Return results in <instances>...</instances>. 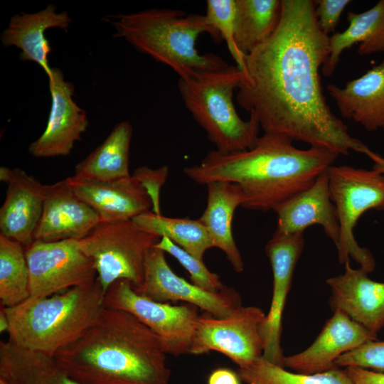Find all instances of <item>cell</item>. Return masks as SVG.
Masks as SVG:
<instances>
[{"label": "cell", "mask_w": 384, "mask_h": 384, "mask_svg": "<svg viewBox=\"0 0 384 384\" xmlns=\"http://www.w3.org/2000/svg\"><path fill=\"white\" fill-rule=\"evenodd\" d=\"M272 35L245 57L236 100L264 133L286 135L311 147L370 158L374 152L353 137L331 111L319 70L329 55V36L320 29L315 1L281 0Z\"/></svg>", "instance_id": "obj_1"}, {"label": "cell", "mask_w": 384, "mask_h": 384, "mask_svg": "<svg viewBox=\"0 0 384 384\" xmlns=\"http://www.w3.org/2000/svg\"><path fill=\"white\" fill-rule=\"evenodd\" d=\"M292 142L284 134L264 133L250 149L210 151L199 164L184 167L183 172L201 185L214 181L236 183L245 196L242 207L274 210L312 186L338 156L321 148L300 149Z\"/></svg>", "instance_id": "obj_2"}, {"label": "cell", "mask_w": 384, "mask_h": 384, "mask_svg": "<svg viewBox=\"0 0 384 384\" xmlns=\"http://www.w3.org/2000/svg\"><path fill=\"white\" fill-rule=\"evenodd\" d=\"M160 338L130 313L105 307L78 338L53 356L82 384H170Z\"/></svg>", "instance_id": "obj_3"}, {"label": "cell", "mask_w": 384, "mask_h": 384, "mask_svg": "<svg viewBox=\"0 0 384 384\" xmlns=\"http://www.w3.org/2000/svg\"><path fill=\"white\" fill-rule=\"evenodd\" d=\"M105 21L115 29L114 38L124 39L138 51L170 67L179 78L196 71L213 70L228 66L219 56L201 54L196 48L198 36L210 34L215 41L218 31L204 15L187 14L170 9H152L137 13L109 15Z\"/></svg>", "instance_id": "obj_4"}, {"label": "cell", "mask_w": 384, "mask_h": 384, "mask_svg": "<svg viewBox=\"0 0 384 384\" xmlns=\"http://www.w3.org/2000/svg\"><path fill=\"white\" fill-rule=\"evenodd\" d=\"M105 292L97 278L65 292L31 298L4 308L9 340L50 356L78 338L105 307Z\"/></svg>", "instance_id": "obj_5"}, {"label": "cell", "mask_w": 384, "mask_h": 384, "mask_svg": "<svg viewBox=\"0 0 384 384\" xmlns=\"http://www.w3.org/2000/svg\"><path fill=\"white\" fill-rule=\"evenodd\" d=\"M242 78L237 66L228 65L196 71L178 82L185 107L222 153L250 149L259 138L260 125L256 117L250 114L248 120L242 119L233 102L234 91Z\"/></svg>", "instance_id": "obj_6"}, {"label": "cell", "mask_w": 384, "mask_h": 384, "mask_svg": "<svg viewBox=\"0 0 384 384\" xmlns=\"http://www.w3.org/2000/svg\"><path fill=\"white\" fill-rule=\"evenodd\" d=\"M160 239L128 220L100 222L78 242L92 261L97 278L106 292L119 279L128 280L134 289L139 287L144 281L147 256Z\"/></svg>", "instance_id": "obj_7"}, {"label": "cell", "mask_w": 384, "mask_h": 384, "mask_svg": "<svg viewBox=\"0 0 384 384\" xmlns=\"http://www.w3.org/2000/svg\"><path fill=\"white\" fill-rule=\"evenodd\" d=\"M329 192L338 213L340 240L338 261L345 264L352 258L367 273L375 267L367 248L361 247L353 234L360 217L369 210H384V174L371 169L332 165L327 169Z\"/></svg>", "instance_id": "obj_8"}, {"label": "cell", "mask_w": 384, "mask_h": 384, "mask_svg": "<svg viewBox=\"0 0 384 384\" xmlns=\"http://www.w3.org/2000/svg\"><path fill=\"white\" fill-rule=\"evenodd\" d=\"M105 305L137 317L160 338L166 354L190 353L200 316L198 307L187 303L171 305L153 301L137 294L126 279L117 280L109 287Z\"/></svg>", "instance_id": "obj_9"}, {"label": "cell", "mask_w": 384, "mask_h": 384, "mask_svg": "<svg viewBox=\"0 0 384 384\" xmlns=\"http://www.w3.org/2000/svg\"><path fill=\"white\" fill-rule=\"evenodd\" d=\"M267 314L259 307L240 306L230 315L218 318L200 316L190 354L220 352L239 368L252 364L263 356L262 328Z\"/></svg>", "instance_id": "obj_10"}, {"label": "cell", "mask_w": 384, "mask_h": 384, "mask_svg": "<svg viewBox=\"0 0 384 384\" xmlns=\"http://www.w3.org/2000/svg\"><path fill=\"white\" fill-rule=\"evenodd\" d=\"M31 298L50 297L95 280L94 264L78 240H34L25 247Z\"/></svg>", "instance_id": "obj_11"}, {"label": "cell", "mask_w": 384, "mask_h": 384, "mask_svg": "<svg viewBox=\"0 0 384 384\" xmlns=\"http://www.w3.org/2000/svg\"><path fill=\"white\" fill-rule=\"evenodd\" d=\"M134 289L153 301L184 302L218 318L230 315L242 306L240 296L233 289L225 287L218 292H210L178 276L168 265L165 252L155 247L147 256L144 281Z\"/></svg>", "instance_id": "obj_12"}, {"label": "cell", "mask_w": 384, "mask_h": 384, "mask_svg": "<svg viewBox=\"0 0 384 384\" xmlns=\"http://www.w3.org/2000/svg\"><path fill=\"white\" fill-rule=\"evenodd\" d=\"M48 79L51 106L44 132L28 146L36 158L68 156L89 125L86 112L73 100L75 87L61 70L52 68Z\"/></svg>", "instance_id": "obj_13"}, {"label": "cell", "mask_w": 384, "mask_h": 384, "mask_svg": "<svg viewBox=\"0 0 384 384\" xmlns=\"http://www.w3.org/2000/svg\"><path fill=\"white\" fill-rule=\"evenodd\" d=\"M304 246L303 233L283 234L274 232L265 250L272 270V297L262 328L265 341L263 357L283 367L284 355L280 346L282 318L290 291L296 265Z\"/></svg>", "instance_id": "obj_14"}, {"label": "cell", "mask_w": 384, "mask_h": 384, "mask_svg": "<svg viewBox=\"0 0 384 384\" xmlns=\"http://www.w3.org/2000/svg\"><path fill=\"white\" fill-rule=\"evenodd\" d=\"M375 340L376 334L336 310L307 348L284 356L283 367L304 374L325 372L336 367V361L343 354Z\"/></svg>", "instance_id": "obj_15"}, {"label": "cell", "mask_w": 384, "mask_h": 384, "mask_svg": "<svg viewBox=\"0 0 384 384\" xmlns=\"http://www.w3.org/2000/svg\"><path fill=\"white\" fill-rule=\"evenodd\" d=\"M99 223L97 213L72 190L65 178L45 185L43 212L34 240H80Z\"/></svg>", "instance_id": "obj_16"}, {"label": "cell", "mask_w": 384, "mask_h": 384, "mask_svg": "<svg viewBox=\"0 0 384 384\" xmlns=\"http://www.w3.org/2000/svg\"><path fill=\"white\" fill-rule=\"evenodd\" d=\"M343 274L326 281L331 295L329 305L377 335L384 327V282L372 280L366 271L353 269L349 261Z\"/></svg>", "instance_id": "obj_17"}, {"label": "cell", "mask_w": 384, "mask_h": 384, "mask_svg": "<svg viewBox=\"0 0 384 384\" xmlns=\"http://www.w3.org/2000/svg\"><path fill=\"white\" fill-rule=\"evenodd\" d=\"M72 190L99 215L100 222L132 220L152 210V202L146 189L131 174L113 182L87 181L70 176Z\"/></svg>", "instance_id": "obj_18"}, {"label": "cell", "mask_w": 384, "mask_h": 384, "mask_svg": "<svg viewBox=\"0 0 384 384\" xmlns=\"http://www.w3.org/2000/svg\"><path fill=\"white\" fill-rule=\"evenodd\" d=\"M6 183V198L0 208V235L26 247L34 241L43 212L45 185L18 168L11 170Z\"/></svg>", "instance_id": "obj_19"}, {"label": "cell", "mask_w": 384, "mask_h": 384, "mask_svg": "<svg viewBox=\"0 0 384 384\" xmlns=\"http://www.w3.org/2000/svg\"><path fill=\"white\" fill-rule=\"evenodd\" d=\"M277 217L275 232L283 234L303 233L318 225L338 247L340 225L336 208L329 192L327 170L309 188L297 194L274 210Z\"/></svg>", "instance_id": "obj_20"}, {"label": "cell", "mask_w": 384, "mask_h": 384, "mask_svg": "<svg viewBox=\"0 0 384 384\" xmlns=\"http://www.w3.org/2000/svg\"><path fill=\"white\" fill-rule=\"evenodd\" d=\"M71 22L68 11L58 12L55 5L49 4L38 11L11 16L0 41L4 47L15 46L21 50L19 59L37 63L48 78L52 74L48 62L52 48L45 32L52 28L67 31Z\"/></svg>", "instance_id": "obj_21"}, {"label": "cell", "mask_w": 384, "mask_h": 384, "mask_svg": "<svg viewBox=\"0 0 384 384\" xmlns=\"http://www.w3.org/2000/svg\"><path fill=\"white\" fill-rule=\"evenodd\" d=\"M326 90L343 117L369 132L384 129V59L343 87Z\"/></svg>", "instance_id": "obj_22"}, {"label": "cell", "mask_w": 384, "mask_h": 384, "mask_svg": "<svg viewBox=\"0 0 384 384\" xmlns=\"http://www.w3.org/2000/svg\"><path fill=\"white\" fill-rule=\"evenodd\" d=\"M206 186L207 203L199 220L209 232L213 247L225 253L236 272H242L244 262L233 238L232 222L235 210L245 202L244 194L238 185L228 181H214Z\"/></svg>", "instance_id": "obj_23"}, {"label": "cell", "mask_w": 384, "mask_h": 384, "mask_svg": "<svg viewBox=\"0 0 384 384\" xmlns=\"http://www.w3.org/2000/svg\"><path fill=\"white\" fill-rule=\"evenodd\" d=\"M347 20L345 31L329 36V55L321 68L325 77L334 73L341 53L355 44L360 55L384 52V0L364 12H348Z\"/></svg>", "instance_id": "obj_24"}, {"label": "cell", "mask_w": 384, "mask_h": 384, "mask_svg": "<svg viewBox=\"0 0 384 384\" xmlns=\"http://www.w3.org/2000/svg\"><path fill=\"white\" fill-rule=\"evenodd\" d=\"M0 379L6 384H82L73 379L53 356L0 341Z\"/></svg>", "instance_id": "obj_25"}, {"label": "cell", "mask_w": 384, "mask_h": 384, "mask_svg": "<svg viewBox=\"0 0 384 384\" xmlns=\"http://www.w3.org/2000/svg\"><path fill=\"white\" fill-rule=\"evenodd\" d=\"M132 132V126L127 121L116 124L104 142L75 166L73 176L102 182L129 178Z\"/></svg>", "instance_id": "obj_26"}, {"label": "cell", "mask_w": 384, "mask_h": 384, "mask_svg": "<svg viewBox=\"0 0 384 384\" xmlns=\"http://www.w3.org/2000/svg\"><path fill=\"white\" fill-rule=\"evenodd\" d=\"M235 41L244 55L267 40L281 16V0H235Z\"/></svg>", "instance_id": "obj_27"}, {"label": "cell", "mask_w": 384, "mask_h": 384, "mask_svg": "<svg viewBox=\"0 0 384 384\" xmlns=\"http://www.w3.org/2000/svg\"><path fill=\"white\" fill-rule=\"evenodd\" d=\"M132 220L139 228L161 238H169L201 260L205 252L213 247L209 232L199 218H170L150 210L136 216Z\"/></svg>", "instance_id": "obj_28"}, {"label": "cell", "mask_w": 384, "mask_h": 384, "mask_svg": "<svg viewBox=\"0 0 384 384\" xmlns=\"http://www.w3.org/2000/svg\"><path fill=\"white\" fill-rule=\"evenodd\" d=\"M29 297V272L25 247L0 235L1 306L12 307Z\"/></svg>", "instance_id": "obj_29"}, {"label": "cell", "mask_w": 384, "mask_h": 384, "mask_svg": "<svg viewBox=\"0 0 384 384\" xmlns=\"http://www.w3.org/2000/svg\"><path fill=\"white\" fill-rule=\"evenodd\" d=\"M237 374L245 384H353L345 368L334 367L321 373H299L263 356L247 367L238 368Z\"/></svg>", "instance_id": "obj_30"}, {"label": "cell", "mask_w": 384, "mask_h": 384, "mask_svg": "<svg viewBox=\"0 0 384 384\" xmlns=\"http://www.w3.org/2000/svg\"><path fill=\"white\" fill-rule=\"evenodd\" d=\"M235 0H208L205 17L208 23L225 41L228 50L242 71L245 55L238 50L235 41Z\"/></svg>", "instance_id": "obj_31"}, {"label": "cell", "mask_w": 384, "mask_h": 384, "mask_svg": "<svg viewBox=\"0 0 384 384\" xmlns=\"http://www.w3.org/2000/svg\"><path fill=\"white\" fill-rule=\"evenodd\" d=\"M154 247L169 253L186 270L191 282L206 290L218 292L225 286L215 273L210 272L201 260L184 250L166 237H162Z\"/></svg>", "instance_id": "obj_32"}, {"label": "cell", "mask_w": 384, "mask_h": 384, "mask_svg": "<svg viewBox=\"0 0 384 384\" xmlns=\"http://www.w3.org/2000/svg\"><path fill=\"white\" fill-rule=\"evenodd\" d=\"M335 366L360 367L384 373V340L370 341L343 354L336 361Z\"/></svg>", "instance_id": "obj_33"}, {"label": "cell", "mask_w": 384, "mask_h": 384, "mask_svg": "<svg viewBox=\"0 0 384 384\" xmlns=\"http://www.w3.org/2000/svg\"><path fill=\"white\" fill-rule=\"evenodd\" d=\"M169 174L167 166L151 169L146 166L137 168L132 176L138 180L148 193L152 202V212L161 215L159 206L161 188L165 183Z\"/></svg>", "instance_id": "obj_34"}, {"label": "cell", "mask_w": 384, "mask_h": 384, "mask_svg": "<svg viewBox=\"0 0 384 384\" xmlns=\"http://www.w3.org/2000/svg\"><path fill=\"white\" fill-rule=\"evenodd\" d=\"M350 0H319L315 1V14L321 31L329 36L334 33L341 16Z\"/></svg>", "instance_id": "obj_35"}, {"label": "cell", "mask_w": 384, "mask_h": 384, "mask_svg": "<svg viewBox=\"0 0 384 384\" xmlns=\"http://www.w3.org/2000/svg\"><path fill=\"white\" fill-rule=\"evenodd\" d=\"M344 368L353 384H384V373L360 367Z\"/></svg>", "instance_id": "obj_36"}, {"label": "cell", "mask_w": 384, "mask_h": 384, "mask_svg": "<svg viewBox=\"0 0 384 384\" xmlns=\"http://www.w3.org/2000/svg\"><path fill=\"white\" fill-rule=\"evenodd\" d=\"M237 373L226 368H219L211 372L208 384H240Z\"/></svg>", "instance_id": "obj_37"}, {"label": "cell", "mask_w": 384, "mask_h": 384, "mask_svg": "<svg viewBox=\"0 0 384 384\" xmlns=\"http://www.w3.org/2000/svg\"><path fill=\"white\" fill-rule=\"evenodd\" d=\"M9 321L5 309L3 306H1L0 309V332L4 333L9 331Z\"/></svg>", "instance_id": "obj_38"}, {"label": "cell", "mask_w": 384, "mask_h": 384, "mask_svg": "<svg viewBox=\"0 0 384 384\" xmlns=\"http://www.w3.org/2000/svg\"><path fill=\"white\" fill-rule=\"evenodd\" d=\"M373 161L374 163L373 169L384 174V158L378 155Z\"/></svg>", "instance_id": "obj_39"}, {"label": "cell", "mask_w": 384, "mask_h": 384, "mask_svg": "<svg viewBox=\"0 0 384 384\" xmlns=\"http://www.w3.org/2000/svg\"><path fill=\"white\" fill-rule=\"evenodd\" d=\"M0 384H6L4 380L0 379Z\"/></svg>", "instance_id": "obj_40"}]
</instances>
